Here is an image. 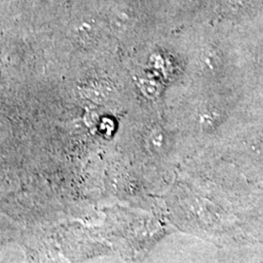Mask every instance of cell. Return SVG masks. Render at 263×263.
<instances>
[{
    "instance_id": "cell-1",
    "label": "cell",
    "mask_w": 263,
    "mask_h": 263,
    "mask_svg": "<svg viewBox=\"0 0 263 263\" xmlns=\"http://www.w3.org/2000/svg\"><path fill=\"white\" fill-rule=\"evenodd\" d=\"M242 87L251 104L263 107V29L254 21L233 25Z\"/></svg>"
},
{
    "instance_id": "cell-2",
    "label": "cell",
    "mask_w": 263,
    "mask_h": 263,
    "mask_svg": "<svg viewBox=\"0 0 263 263\" xmlns=\"http://www.w3.org/2000/svg\"><path fill=\"white\" fill-rule=\"evenodd\" d=\"M230 25H242L256 19L263 11V0H219Z\"/></svg>"
},
{
    "instance_id": "cell-3",
    "label": "cell",
    "mask_w": 263,
    "mask_h": 263,
    "mask_svg": "<svg viewBox=\"0 0 263 263\" xmlns=\"http://www.w3.org/2000/svg\"><path fill=\"white\" fill-rule=\"evenodd\" d=\"M73 35L76 41L83 46H90L94 44L100 35L98 23L96 20L90 17L79 20L73 28Z\"/></svg>"
},
{
    "instance_id": "cell-4",
    "label": "cell",
    "mask_w": 263,
    "mask_h": 263,
    "mask_svg": "<svg viewBox=\"0 0 263 263\" xmlns=\"http://www.w3.org/2000/svg\"><path fill=\"white\" fill-rule=\"evenodd\" d=\"M84 93L95 103H104L111 96L112 87L106 81H94L85 88Z\"/></svg>"
},
{
    "instance_id": "cell-5",
    "label": "cell",
    "mask_w": 263,
    "mask_h": 263,
    "mask_svg": "<svg viewBox=\"0 0 263 263\" xmlns=\"http://www.w3.org/2000/svg\"><path fill=\"white\" fill-rule=\"evenodd\" d=\"M139 87L142 94L149 99H153L159 94V86L153 79L142 78L139 81Z\"/></svg>"
},
{
    "instance_id": "cell-6",
    "label": "cell",
    "mask_w": 263,
    "mask_h": 263,
    "mask_svg": "<svg viewBox=\"0 0 263 263\" xmlns=\"http://www.w3.org/2000/svg\"><path fill=\"white\" fill-rule=\"evenodd\" d=\"M165 140H166V135L160 129L155 130L151 134V143L155 148H161L165 143Z\"/></svg>"
},
{
    "instance_id": "cell-7",
    "label": "cell",
    "mask_w": 263,
    "mask_h": 263,
    "mask_svg": "<svg viewBox=\"0 0 263 263\" xmlns=\"http://www.w3.org/2000/svg\"><path fill=\"white\" fill-rule=\"evenodd\" d=\"M254 21L263 29V11L261 12V14L256 19H254Z\"/></svg>"
}]
</instances>
